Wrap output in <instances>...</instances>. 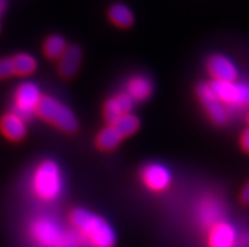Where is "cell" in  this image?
<instances>
[{
	"label": "cell",
	"mask_w": 249,
	"mask_h": 247,
	"mask_svg": "<svg viewBox=\"0 0 249 247\" xmlns=\"http://www.w3.org/2000/svg\"><path fill=\"white\" fill-rule=\"evenodd\" d=\"M70 221L92 247H114L117 236L111 226L90 211L76 208L70 214Z\"/></svg>",
	"instance_id": "1"
},
{
	"label": "cell",
	"mask_w": 249,
	"mask_h": 247,
	"mask_svg": "<svg viewBox=\"0 0 249 247\" xmlns=\"http://www.w3.org/2000/svg\"><path fill=\"white\" fill-rule=\"evenodd\" d=\"M33 191L43 202H53L62 192V174L60 166L53 160H43L38 164L33 174Z\"/></svg>",
	"instance_id": "2"
},
{
	"label": "cell",
	"mask_w": 249,
	"mask_h": 247,
	"mask_svg": "<svg viewBox=\"0 0 249 247\" xmlns=\"http://www.w3.org/2000/svg\"><path fill=\"white\" fill-rule=\"evenodd\" d=\"M36 114L65 132H75L79 128L75 114L66 105L51 96H42Z\"/></svg>",
	"instance_id": "3"
},
{
	"label": "cell",
	"mask_w": 249,
	"mask_h": 247,
	"mask_svg": "<svg viewBox=\"0 0 249 247\" xmlns=\"http://www.w3.org/2000/svg\"><path fill=\"white\" fill-rule=\"evenodd\" d=\"M32 236L43 247H77V241L72 236L66 235L48 219H37L32 225Z\"/></svg>",
	"instance_id": "4"
},
{
	"label": "cell",
	"mask_w": 249,
	"mask_h": 247,
	"mask_svg": "<svg viewBox=\"0 0 249 247\" xmlns=\"http://www.w3.org/2000/svg\"><path fill=\"white\" fill-rule=\"evenodd\" d=\"M210 87L224 105H237V106L249 105L248 84H238L235 82L213 81L210 83Z\"/></svg>",
	"instance_id": "5"
},
{
	"label": "cell",
	"mask_w": 249,
	"mask_h": 247,
	"mask_svg": "<svg viewBox=\"0 0 249 247\" xmlns=\"http://www.w3.org/2000/svg\"><path fill=\"white\" fill-rule=\"evenodd\" d=\"M196 94L212 121L216 125H224L228 121L227 107L214 94V91L210 87V83H200L197 86Z\"/></svg>",
	"instance_id": "6"
},
{
	"label": "cell",
	"mask_w": 249,
	"mask_h": 247,
	"mask_svg": "<svg viewBox=\"0 0 249 247\" xmlns=\"http://www.w3.org/2000/svg\"><path fill=\"white\" fill-rule=\"evenodd\" d=\"M42 94L39 87L33 82H23L18 86L16 91V107L18 110V115L24 119L25 116L36 113L38 105L41 102Z\"/></svg>",
	"instance_id": "7"
},
{
	"label": "cell",
	"mask_w": 249,
	"mask_h": 247,
	"mask_svg": "<svg viewBox=\"0 0 249 247\" xmlns=\"http://www.w3.org/2000/svg\"><path fill=\"white\" fill-rule=\"evenodd\" d=\"M206 67L214 81L235 82L239 76L237 66L223 54H213L208 60Z\"/></svg>",
	"instance_id": "8"
},
{
	"label": "cell",
	"mask_w": 249,
	"mask_h": 247,
	"mask_svg": "<svg viewBox=\"0 0 249 247\" xmlns=\"http://www.w3.org/2000/svg\"><path fill=\"white\" fill-rule=\"evenodd\" d=\"M142 181L151 191L163 192L171 184V173L162 164H147L142 169Z\"/></svg>",
	"instance_id": "9"
},
{
	"label": "cell",
	"mask_w": 249,
	"mask_h": 247,
	"mask_svg": "<svg viewBox=\"0 0 249 247\" xmlns=\"http://www.w3.org/2000/svg\"><path fill=\"white\" fill-rule=\"evenodd\" d=\"M134 101L129 97L126 92H120V94L114 95L111 99L107 101L104 106V117L109 125L117 124L122 117L130 114V110L133 109Z\"/></svg>",
	"instance_id": "10"
},
{
	"label": "cell",
	"mask_w": 249,
	"mask_h": 247,
	"mask_svg": "<svg viewBox=\"0 0 249 247\" xmlns=\"http://www.w3.org/2000/svg\"><path fill=\"white\" fill-rule=\"evenodd\" d=\"M237 232L233 226L220 221L214 225L209 233V247H234Z\"/></svg>",
	"instance_id": "11"
},
{
	"label": "cell",
	"mask_w": 249,
	"mask_h": 247,
	"mask_svg": "<svg viewBox=\"0 0 249 247\" xmlns=\"http://www.w3.org/2000/svg\"><path fill=\"white\" fill-rule=\"evenodd\" d=\"M0 130L6 139L19 141L27 135V125L22 116L17 113H9L0 120Z\"/></svg>",
	"instance_id": "12"
},
{
	"label": "cell",
	"mask_w": 249,
	"mask_h": 247,
	"mask_svg": "<svg viewBox=\"0 0 249 247\" xmlns=\"http://www.w3.org/2000/svg\"><path fill=\"white\" fill-rule=\"evenodd\" d=\"M82 52L80 47L71 44L67 46L65 53L58 60V72L63 79H71L77 73L79 67L81 65Z\"/></svg>",
	"instance_id": "13"
},
{
	"label": "cell",
	"mask_w": 249,
	"mask_h": 247,
	"mask_svg": "<svg viewBox=\"0 0 249 247\" xmlns=\"http://www.w3.org/2000/svg\"><path fill=\"white\" fill-rule=\"evenodd\" d=\"M152 91H153V86H152L151 80L147 79L145 76H134L126 83V94L129 95L134 102H143L149 99Z\"/></svg>",
	"instance_id": "14"
},
{
	"label": "cell",
	"mask_w": 249,
	"mask_h": 247,
	"mask_svg": "<svg viewBox=\"0 0 249 247\" xmlns=\"http://www.w3.org/2000/svg\"><path fill=\"white\" fill-rule=\"evenodd\" d=\"M109 18L119 28H129L130 25L134 23V16H133L130 8L122 3L113 4L110 6Z\"/></svg>",
	"instance_id": "15"
},
{
	"label": "cell",
	"mask_w": 249,
	"mask_h": 247,
	"mask_svg": "<svg viewBox=\"0 0 249 247\" xmlns=\"http://www.w3.org/2000/svg\"><path fill=\"white\" fill-rule=\"evenodd\" d=\"M122 140L123 136L119 134L117 129L113 125H107L96 136V145L101 150H113L120 144Z\"/></svg>",
	"instance_id": "16"
},
{
	"label": "cell",
	"mask_w": 249,
	"mask_h": 247,
	"mask_svg": "<svg viewBox=\"0 0 249 247\" xmlns=\"http://www.w3.org/2000/svg\"><path fill=\"white\" fill-rule=\"evenodd\" d=\"M67 48V43L65 38L58 34L50 35L43 44L44 56L50 60H60L61 56L65 53Z\"/></svg>",
	"instance_id": "17"
},
{
	"label": "cell",
	"mask_w": 249,
	"mask_h": 247,
	"mask_svg": "<svg viewBox=\"0 0 249 247\" xmlns=\"http://www.w3.org/2000/svg\"><path fill=\"white\" fill-rule=\"evenodd\" d=\"M14 73L19 76L32 75L37 69V61L28 53H19L12 58Z\"/></svg>",
	"instance_id": "18"
},
{
	"label": "cell",
	"mask_w": 249,
	"mask_h": 247,
	"mask_svg": "<svg viewBox=\"0 0 249 247\" xmlns=\"http://www.w3.org/2000/svg\"><path fill=\"white\" fill-rule=\"evenodd\" d=\"M114 128L117 129L119 134L125 138V136H130L134 132L138 130L139 128V119L137 117L136 115H133V114H128L124 117L119 120L117 124H114Z\"/></svg>",
	"instance_id": "19"
},
{
	"label": "cell",
	"mask_w": 249,
	"mask_h": 247,
	"mask_svg": "<svg viewBox=\"0 0 249 247\" xmlns=\"http://www.w3.org/2000/svg\"><path fill=\"white\" fill-rule=\"evenodd\" d=\"M219 206L215 202H205L201 206V221L206 226H214L218 223Z\"/></svg>",
	"instance_id": "20"
},
{
	"label": "cell",
	"mask_w": 249,
	"mask_h": 247,
	"mask_svg": "<svg viewBox=\"0 0 249 247\" xmlns=\"http://www.w3.org/2000/svg\"><path fill=\"white\" fill-rule=\"evenodd\" d=\"M13 75H14V68H13L12 58L0 60V80L8 79Z\"/></svg>",
	"instance_id": "21"
},
{
	"label": "cell",
	"mask_w": 249,
	"mask_h": 247,
	"mask_svg": "<svg viewBox=\"0 0 249 247\" xmlns=\"http://www.w3.org/2000/svg\"><path fill=\"white\" fill-rule=\"evenodd\" d=\"M240 145H242V148H243V150L249 154V128L247 129L243 134H242V138H240Z\"/></svg>",
	"instance_id": "22"
},
{
	"label": "cell",
	"mask_w": 249,
	"mask_h": 247,
	"mask_svg": "<svg viewBox=\"0 0 249 247\" xmlns=\"http://www.w3.org/2000/svg\"><path fill=\"white\" fill-rule=\"evenodd\" d=\"M240 200H242V203L249 204V181L246 184V187L243 188V191H242V194H240Z\"/></svg>",
	"instance_id": "23"
},
{
	"label": "cell",
	"mask_w": 249,
	"mask_h": 247,
	"mask_svg": "<svg viewBox=\"0 0 249 247\" xmlns=\"http://www.w3.org/2000/svg\"><path fill=\"white\" fill-rule=\"evenodd\" d=\"M6 8V0H0V16L5 12Z\"/></svg>",
	"instance_id": "24"
},
{
	"label": "cell",
	"mask_w": 249,
	"mask_h": 247,
	"mask_svg": "<svg viewBox=\"0 0 249 247\" xmlns=\"http://www.w3.org/2000/svg\"><path fill=\"white\" fill-rule=\"evenodd\" d=\"M247 121H248V124H249V114L247 115Z\"/></svg>",
	"instance_id": "25"
}]
</instances>
